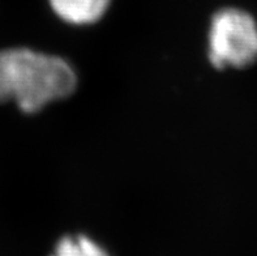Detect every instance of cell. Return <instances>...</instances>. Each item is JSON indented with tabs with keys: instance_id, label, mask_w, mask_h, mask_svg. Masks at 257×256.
I'll use <instances>...</instances> for the list:
<instances>
[{
	"instance_id": "cell-1",
	"label": "cell",
	"mask_w": 257,
	"mask_h": 256,
	"mask_svg": "<svg viewBox=\"0 0 257 256\" xmlns=\"http://www.w3.org/2000/svg\"><path fill=\"white\" fill-rule=\"evenodd\" d=\"M76 82L75 72L62 58L29 49L0 51V102L15 101L25 113L67 97Z\"/></svg>"
},
{
	"instance_id": "cell-2",
	"label": "cell",
	"mask_w": 257,
	"mask_h": 256,
	"mask_svg": "<svg viewBox=\"0 0 257 256\" xmlns=\"http://www.w3.org/2000/svg\"><path fill=\"white\" fill-rule=\"evenodd\" d=\"M209 59L215 68L245 67L257 59V24L238 8L215 13L209 32Z\"/></svg>"
},
{
	"instance_id": "cell-4",
	"label": "cell",
	"mask_w": 257,
	"mask_h": 256,
	"mask_svg": "<svg viewBox=\"0 0 257 256\" xmlns=\"http://www.w3.org/2000/svg\"><path fill=\"white\" fill-rule=\"evenodd\" d=\"M52 256H108L107 252L94 240L85 235L64 237L56 244Z\"/></svg>"
},
{
	"instance_id": "cell-3",
	"label": "cell",
	"mask_w": 257,
	"mask_h": 256,
	"mask_svg": "<svg viewBox=\"0 0 257 256\" xmlns=\"http://www.w3.org/2000/svg\"><path fill=\"white\" fill-rule=\"evenodd\" d=\"M52 11L69 24L88 25L101 19L110 0H49Z\"/></svg>"
}]
</instances>
